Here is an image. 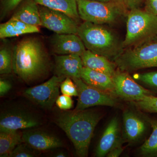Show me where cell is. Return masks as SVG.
Here are the masks:
<instances>
[{"label":"cell","mask_w":157,"mask_h":157,"mask_svg":"<svg viewBox=\"0 0 157 157\" xmlns=\"http://www.w3.org/2000/svg\"><path fill=\"white\" fill-rule=\"evenodd\" d=\"M101 113L93 109L65 111L59 114L55 122L73 143L76 154L87 157L91 140Z\"/></svg>","instance_id":"1"},{"label":"cell","mask_w":157,"mask_h":157,"mask_svg":"<svg viewBox=\"0 0 157 157\" xmlns=\"http://www.w3.org/2000/svg\"><path fill=\"white\" fill-rule=\"evenodd\" d=\"M49 67L48 55L39 39L26 38L13 47V72L26 83L44 76Z\"/></svg>","instance_id":"2"},{"label":"cell","mask_w":157,"mask_h":157,"mask_svg":"<svg viewBox=\"0 0 157 157\" xmlns=\"http://www.w3.org/2000/svg\"><path fill=\"white\" fill-rule=\"evenodd\" d=\"M77 35L87 50L111 61L114 62L123 52L113 33L101 25L84 21L79 25Z\"/></svg>","instance_id":"3"},{"label":"cell","mask_w":157,"mask_h":157,"mask_svg":"<svg viewBox=\"0 0 157 157\" xmlns=\"http://www.w3.org/2000/svg\"><path fill=\"white\" fill-rule=\"evenodd\" d=\"M157 39V15L140 9L130 11L122 46L132 48Z\"/></svg>","instance_id":"4"},{"label":"cell","mask_w":157,"mask_h":157,"mask_svg":"<svg viewBox=\"0 0 157 157\" xmlns=\"http://www.w3.org/2000/svg\"><path fill=\"white\" fill-rule=\"evenodd\" d=\"M79 17L84 21L98 25L115 22L126 9L122 0L101 2L76 0Z\"/></svg>","instance_id":"5"},{"label":"cell","mask_w":157,"mask_h":157,"mask_svg":"<svg viewBox=\"0 0 157 157\" xmlns=\"http://www.w3.org/2000/svg\"><path fill=\"white\" fill-rule=\"evenodd\" d=\"M114 63L118 70L128 73L140 69L157 67V39L123 52Z\"/></svg>","instance_id":"6"},{"label":"cell","mask_w":157,"mask_h":157,"mask_svg":"<svg viewBox=\"0 0 157 157\" xmlns=\"http://www.w3.org/2000/svg\"><path fill=\"white\" fill-rule=\"evenodd\" d=\"M78 92L75 110H82L96 106L117 107L118 102L114 96L86 84L81 78H72Z\"/></svg>","instance_id":"7"},{"label":"cell","mask_w":157,"mask_h":157,"mask_svg":"<svg viewBox=\"0 0 157 157\" xmlns=\"http://www.w3.org/2000/svg\"><path fill=\"white\" fill-rule=\"evenodd\" d=\"M66 78L54 75L46 82L26 90L24 94L39 107L50 109L59 97V89Z\"/></svg>","instance_id":"8"},{"label":"cell","mask_w":157,"mask_h":157,"mask_svg":"<svg viewBox=\"0 0 157 157\" xmlns=\"http://www.w3.org/2000/svg\"><path fill=\"white\" fill-rule=\"evenodd\" d=\"M42 26L55 33L77 35L78 21L61 11L39 5Z\"/></svg>","instance_id":"9"},{"label":"cell","mask_w":157,"mask_h":157,"mask_svg":"<svg viewBox=\"0 0 157 157\" xmlns=\"http://www.w3.org/2000/svg\"><path fill=\"white\" fill-rule=\"evenodd\" d=\"M112 78L116 95L124 100L134 102L139 101L145 96L153 95L152 92L137 83L128 72L118 70Z\"/></svg>","instance_id":"10"},{"label":"cell","mask_w":157,"mask_h":157,"mask_svg":"<svg viewBox=\"0 0 157 157\" xmlns=\"http://www.w3.org/2000/svg\"><path fill=\"white\" fill-rule=\"evenodd\" d=\"M41 124L35 116L20 110L7 111L1 114L0 131H17L32 128Z\"/></svg>","instance_id":"11"},{"label":"cell","mask_w":157,"mask_h":157,"mask_svg":"<svg viewBox=\"0 0 157 157\" xmlns=\"http://www.w3.org/2000/svg\"><path fill=\"white\" fill-rule=\"evenodd\" d=\"M51 48L57 55L77 54L81 56L86 48L78 35L55 33L51 37Z\"/></svg>","instance_id":"12"},{"label":"cell","mask_w":157,"mask_h":157,"mask_svg":"<svg viewBox=\"0 0 157 157\" xmlns=\"http://www.w3.org/2000/svg\"><path fill=\"white\" fill-rule=\"evenodd\" d=\"M83 67L81 56L77 54L56 55L55 57V71L57 76L70 78H81Z\"/></svg>","instance_id":"13"},{"label":"cell","mask_w":157,"mask_h":157,"mask_svg":"<svg viewBox=\"0 0 157 157\" xmlns=\"http://www.w3.org/2000/svg\"><path fill=\"white\" fill-rule=\"evenodd\" d=\"M22 142L34 150L46 151L62 147L60 139L55 135L41 131H34L22 133Z\"/></svg>","instance_id":"14"},{"label":"cell","mask_w":157,"mask_h":157,"mask_svg":"<svg viewBox=\"0 0 157 157\" xmlns=\"http://www.w3.org/2000/svg\"><path fill=\"white\" fill-rule=\"evenodd\" d=\"M122 139L120 135L118 118L113 117L109 122L100 138L95 151V156H106L109 151Z\"/></svg>","instance_id":"15"},{"label":"cell","mask_w":157,"mask_h":157,"mask_svg":"<svg viewBox=\"0 0 157 157\" xmlns=\"http://www.w3.org/2000/svg\"><path fill=\"white\" fill-rule=\"evenodd\" d=\"M123 121L124 140L130 143L137 142L146 132L145 121L131 110L124 111Z\"/></svg>","instance_id":"16"},{"label":"cell","mask_w":157,"mask_h":157,"mask_svg":"<svg viewBox=\"0 0 157 157\" xmlns=\"http://www.w3.org/2000/svg\"><path fill=\"white\" fill-rule=\"evenodd\" d=\"M81 78L90 86L112 95H116L112 77L105 73L83 67L82 70Z\"/></svg>","instance_id":"17"},{"label":"cell","mask_w":157,"mask_h":157,"mask_svg":"<svg viewBox=\"0 0 157 157\" xmlns=\"http://www.w3.org/2000/svg\"><path fill=\"white\" fill-rule=\"evenodd\" d=\"M81 57L83 67L105 73L112 77L115 75L116 65L105 57L87 49Z\"/></svg>","instance_id":"18"},{"label":"cell","mask_w":157,"mask_h":157,"mask_svg":"<svg viewBox=\"0 0 157 157\" xmlns=\"http://www.w3.org/2000/svg\"><path fill=\"white\" fill-rule=\"evenodd\" d=\"M11 18L19 20L30 25L42 26L39 5L34 0H24L14 10Z\"/></svg>","instance_id":"19"},{"label":"cell","mask_w":157,"mask_h":157,"mask_svg":"<svg viewBox=\"0 0 157 157\" xmlns=\"http://www.w3.org/2000/svg\"><path fill=\"white\" fill-rule=\"evenodd\" d=\"M39 31L38 26L30 25L11 17L7 22L0 25V38L5 39L24 34L39 33Z\"/></svg>","instance_id":"20"},{"label":"cell","mask_w":157,"mask_h":157,"mask_svg":"<svg viewBox=\"0 0 157 157\" xmlns=\"http://www.w3.org/2000/svg\"><path fill=\"white\" fill-rule=\"evenodd\" d=\"M37 4L49 9L63 12L78 21L80 17L78 13L76 0H34Z\"/></svg>","instance_id":"21"},{"label":"cell","mask_w":157,"mask_h":157,"mask_svg":"<svg viewBox=\"0 0 157 157\" xmlns=\"http://www.w3.org/2000/svg\"><path fill=\"white\" fill-rule=\"evenodd\" d=\"M22 133L19 131H0V156L9 157L11 151L22 142Z\"/></svg>","instance_id":"22"},{"label":"cell","mask_w":157,"mask_h":157,"mask_svg":"<svg viewBox=\"0 0 157 157\" xmlns=\"http://www.w3.org/2000/svg\"><path fill=\"white\" fill-rule=\"evenodd\" d=\"M147 121L152 128L149 137L140 147V155L144 157H157V120L147 119Z\"/></svg>","instance_id":"23"},{"label":"cell","mask_w":157,"mask_h":157,"mask_svg":"<svg viewBox=\"0 0 157 157\" xmlns=\"http://www.w3.org/2000/svg\"><path fill=\"white\" fill-rule=\"evenodd\" d=\"M13 48L4 45L0 48V74H9L13 71Z\"/></svg>","instance_id":"24"},{"label":"cell","mask_w":157,"mask_h":157,"mask_svg":"<svg viewBox=\"0 0 157 157\" xmlns=\"http://www.w3.org/2000/svg\"><path fill=\"white\" fill-rule=\"evenodd\" d=\"M132 102L141 110L157 113V97L153 95L146 96L139 101Z\"/></svg>","instance_id":"25"},{"label":"cell","mask_w":157,"mask_h":157,"mask_svg":"<svg viewBox=\"0 0 157 157\" xmlns=\"http://www.w3.org/2000/svg\"><path fill=\"white\" fill-rule=\"evenodd\" d=\"M24 0H1L0 18L3 20L14 11Z\"/></svg>","instance_id":"26"},{"label":"cell","mask_w":157,"mask_h":157,"mask_svg":"<svg viewBox=\"0 0 157 157\" xmlns=\"http://www.w3.org/2000/svg\"><path fill=\"white\" fill-rule=\"evenodd\" d=\"M29 145L24 142H21L17 145L11 151L9 157H33L36 153Z\"/></svg>","instance_id":"27"},{"label":"cell","mask_w":157,"mask_h":157,"mask_svg":"<svg viewBox=\"0 0 157 157\" xmlns=\"http://www.w3.org/2000/svg\"><path fill=\"white\" fill-rule=\"evenodd\" d=\"M135 78L157 90V71L136 74Z\"/></svg>","instance_id":"28"},{"label":"cell","mask_w":157,"mask_h":157,"mask_svg":"<svg viewBox=\"0 0 157 157\" xmlns=\"http://www.w3.org/2000/svg\"><path fill=\"white\" fill-rule=\"evenodd\" d=\"M61 91L63 94L69 96H78V92L76 85L70 77H66L60 85Z\"/></svg>","instance_id":"29"},{"label":"cell","mask_w":157,"mask_h":157,"mask_svg":"<svg viewBox=\"0 0 157 157\" xmlns=\"http://www.w3.org/2000/svg\"><path fill=\"white\" fill-rule=\"evenodd\" d=\"M56 104L60 109L66 110L73 107V103L71 96L63 94L58 97Z\"/></svg>","instance_id":"30"},{"label":"cell","mask_w":157,"mask_h":157,"mask_svg":"<svg viewBox=\"0 0 157 157\" xmlns=\"http://www.w3.org/2000/svg\"><path fill=\"white\" fill-rule=\"evenodd\" d=\"M145 0H122L126 9L130 11L134 9H140Z\"/></svg>","instance_id":"31"},{"label":"cell","mask_w":157,"mask_h":157,"mask_svg":"<svg viewBox=\"0 0 157 157\" xmlns=\"http://www.w3.org/2000/svg\"><path fill=\"white\" fill-rule=\"evenodd\" d=\"M123 141H124V139L123 138L109 151L106 157H118L124 151V148L122 147Z\"/></svg>","instance_id":"32"},{"label":"cell","mask_w":157,"mask_h":157,"mask_svg":"<svg viewBox=\"0 0 157 157\" xmlns=\"http://www.w3.org/2000/svg\"><path fill=\"white\" fill-rule=\"evenodd\" d=\"M11 82L4 78L0 79V96L1 97L6 95L9 92L11 88Z\"/></svg>","instance_id":"33"},{"label":"cell","mask_w":157,"mask_h":157,"mask_svg":"<svg viewBox=\"0 0 157 157\" xmlns=\"http://www.w3.org/2000/svg\"><path fill=\"white\" fill-rule=\"evenodd\" d=\"M145 10L157 15V0H145Z\"/></svg>","instance_id":"34"},{"label":"cell","mask_w":157,"mask_h":157,"mask_svg":"<svg viewBox=\"0 0 157 157\" xmlns=\"http://www.w3.org/2000/svg\"><path fill=\"white\" fill-rule=\"evenodd\" d=\"M55 157H66L67 156V154L63 152H60L58 153H57L56 155H55Z\"/></svg>","instance_id":"35"},{"label":"cell","mask_w":157,"mask_h":157,"mask_svg":"<svg viewBox=\"0 0 157 157\" xmlns=\"http://www.w3.org/2000/svg\"><path fill=\"white\" fill-rule=\"evenodd\" d=\"M91 1H97V2H111V1H114V0H91Z\"/></svg>","instance_id":"36"}]
</instances>
